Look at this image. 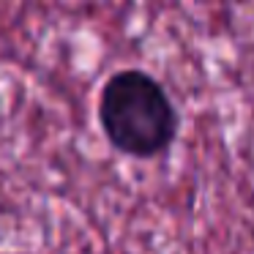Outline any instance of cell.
<instances>
[{
    "label": "cell",
    "instance_id": "6da1fadb",
    "mask_svg": "<svg viewBox=\"0 0 254 254\" xmlns=\"http://www.w3.org/2000/svg\"><path fill=\"white\" fill-rule=\"evenodd\" d=\"M99 123L110 145L131 159H153L178 137V110L159 79L139 68L112 74L99 93Z\"/></svg>",
    "mask_w": 254,
    "mask_h": 254
}]
</instances>
